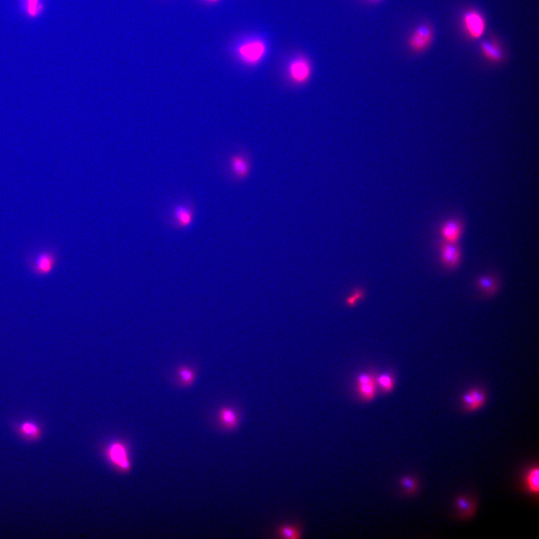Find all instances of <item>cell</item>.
I'll list each match as a JSON object with an SVG mask.
<instances>
[{
	"label": "cell",
	"instance_id": "9c48e42d",
	"mask_svg": "<svg viewBox=\"0 0 539 539\" xmlns=\"http://www.w3.org/2000/svg\"><path fill=\"white\" fill-rule=\"evenodd\" d=\"M463 226L459 220L450 219L442 225L440 233L445 242L456 244L462 234Z\"/></svg>",
	"mask_w": 539,
	"mask_h": 539
},
{
	"label": "cell",
	"instance_id": "5bb4252c",
	"mask_svg": "<svg viewBox=\"0 0 539 539\" xmlns=\"http://www.w3.org/2000/svg\"><path fill=\"white\" fill-rule=\"evenodd\" d=\"M525 485L527 491L533 495L539 492V469L538 466L529 469L525 476Z\"/></svg>",
	"mask_w": 539,
	"mask_h": 539
},
{
	"label": "cell",
	"instance_id": "277c9868",
	"mask_svg": "<svg viewBox=\"0 0 539 539\" xmlns=\"http://www.w3.org/2000/svg\"><path fill=\"white\" fill-rule=\"evenodd\" d=\"M194 216L193 207L186 201L176 204L171 210L172 224L179 229L188 228L193 223Z\"/></svg>",
	"mask_w": 539,
	"mask_h": 539
},
{
	"label": "cell",
	"instance_id": "44dd1931",
	"mask_svg": "<svg viewBox=\"0 0 539 539\" xmlns=\"http://www.w3.org/2000/svg\"><path fill=\"white\" fill-rule=\"evenodd\" d=\"M21 433L25 437L35 438L39 435L40 429L37 424L32 421H25L20 426Z\"/></svg>",
	"mask_w": 539,
	"mask_h": 539
},
{
	"label": "cell",
	"instance_id": "6da1fadb",
	"mask_svg": "<svg viewBox=\"0 0 539 539\" xmlns=\"http://www.w3.org/2000/svg\"><path fill=\"white\" fill-rule=\"evenodd\" d=\"M267 51L266 43L263 40L258 38L245 41L238 49L240 59L249 65L258 64L264 59Z\"/></svg>",
	"mask_w": 539,
	"mask_h": 539
},
{
	"label": "cell",
	"instance_id": "8fae6325",
	"mask_svg": "<svg viewBox=\"0 0 539 539\" xmlns=\"http://www.w3.org/2000/svg\"><path fill=\"white\" fill-rule=\"evenodd\" d=\"M455 506L458 516L463 519L472 518L477 509L475 500L468 495H460L457 497Z\"/></svg>",
	"mask_w": 539,
	"mask_h": 539
},
{
	"label": "cell",
	"instance_id": "5b68a950",
	"mask_svg": "<svg viewBox=\"0 0 539 539\" xmlns=\"http://www.w3.org/2000/svg\"><path fill=\"white\" fill-rule=\"evenodd\" d=\"M287 72L289 78L293 83L302 84L306 83L311 76V64L306 58L298 56L290 61Z\"/></svg>",
	"mask_w": 539,
	"mask_h": 539
},
{
	"label": "cell",
	"instance_id": "ac0fdd59",
	"mask_svg": "<svg viewBox=\"0 0 539 539\" xmlns=\"http://www.w3.org/2000/svg\"><path fill=\"white\" fill-rule=\"evenodd\" d=\"M477 284L479 288L488 295L495 293L498 286L496 279L491 275L479 277L477 281Z\"/></svg>",
	"mask_w": 539,
	"mask_h": 539
},
{
	"label": "cell",
	"instance_id": "cb8c5ba5",
	"mask_svg": "<svg viewBox=\"0 0 539 539\" xmlns=\"http://www.w3.org/2000/svg\"><path fill=\"white\" fill-rule=\"evenodd\" d=\"M372 0V1H379V0Z\"/></svg>",
	"mask_w": 539,
	"mask_h": 539
},
{
	"label": "cell",
	"instance_id": "30bf717a",
	"mask_svg": "<svg viewBox=\"0 0 539 539\" xmlns=\"http://www.w3.org/2000/svg\"><path fill=\"white\" fill-rule=\"evenodd\" d=\"M55 256L50 252H42L36 257L34 270L40 275H47L52 271L56 264Z\"/></svg>",
	"mask_w": 539,
	"mask_h": 539
},
{
	"label": "cell",
	"instance_id": "ba28073f",
	"mask_svg": "<svg viewBox=\"0 0 539 539\" xmlns=\"http://www.w3.org/2000/svg\"><path fill=\"white\" fill-rule=\"evenodd\" d=\"M358 391L365 401L373 400L376 395V381L369 373H362L357 378Z\"/></svg>",
	"mask_w": 539,
	"mask_h": 539
},
{
	"label": "cell",
	"instance_id": "ffe728a7",
	"mask_svg": "<svg viewBox=\"0 0 539 539\" xmlns=\"http://www.w3.org/2000/svg\"><path fill=\"white\" fill-rule=\"evenodd\" d=\"M177 372L182 386H189L194 382L195 373L191 368L185 365L180 366L177 368Z\"/></svg>",
	"mask_w": 539,
	"mask_h": 539
},
{
	"label": "cell",
	"instance_id": "7a4b0ae2",
	"mask_svg": "<svg viewBox=\"0 0 539 539\" xmlns=\"http://www.w3.org/2000/svg\"><path fill=\"white\" fill-rule=\"evenodd\" d=\"M433 37L432 27L428 23H421L409 34L407 40L408 47L413 53H421L430 46Z\"/></svg>",
	"mask_w": 539,
	"mask_h": 539
},
{
	"label": "cell",
	"instance_id": "9a60e30c",
	"mask_svg": "<svg viewBox=\"0 0 539 539\" xmlns=\"http://www.w3.org/2000/svg\"><path fill=\"white\" fill-rule=\"evenodd\" d=\"M399 484L402 488L400 493L403 495H414L419 489L418 481L414 475L402 476L399 480Z\"/></svg>",
	"mask_w": 539,
	"mask_h": 539
},
{
	"label": "cell",
	"instance_id": "603a6c76",
	"mask_svg": "<svg viewBox=\"0 0 539 539\" xmlns=\"http://www.w3.org/2000/svg\"><path fill=\"white\" fill-rule=\"evenodd\" d=\"M39 0H27V8L28 13L31 16L36 15L41 8Z\"/></svg>",
	"mask_w": 539,
	"mask_h": 539
},
{
	"label": "cell",
	"instance_id": "e0dca14e",
	"mask_svg": "<svg viewBox=\"0 0 539 539\" xmlns=\"http://www.w3.org/2000/svg\"><path fill=\"white\" fill-rule=\"evenodd\" d=\"M111 458L113 462L122 468H127L129 462L126 455L125 450L119 444H114L111 447L110 450Z\"/></svg>",
	"mask_w": 539,
	"mask_h": 539
},
{
	"label": "cell",
	"instance_id": "8992f818",
	"mask_svg": "<svg viewBox=\"0 0 539 539\" xmlns=\"http://www.w3.org/2000/svg\"><path fill=\"white\" fill-rule=\"evenodd\" d=\"M486 393L479 386H473L468 389L462 395L461 402L464 411L475 412L482 408L486 403Z\"/></svg>",
	"mask_w": 539,
	"mask_h": 539
},
{
	"label": "cell",
	"instance_id": "7c38bea8",
	"mask_svg": "<svg viewBox=\"0 0 539 539\" xmlns=\"http://www.w3.org/2000/svg\"><path fill=\"white\" fill-rule=\"evenodd\" d=\"M460 249L456 244L445 242L441 247V261L450 268L455 267L460 259Z\"/></svg>",
	"mask_w": 539,
	"mask_h": 539
},
{
	"label": "cell",
	"instance_id": "2e32d148",
	"mask_svg": "<svg viewBox=\"0 0 539 539\" xmlns=\"http://www.w3.org/2000/svg\"><path fill=\"white\" fill-rule=\"evenodd\" d=\"M483 54L493 61H499L502 57V52L499 45L494 41H484L481 45Z\"/></svg>",
	"mask_w": 539,
	"mask_h": 539
},
{
	"label": "cell",
	"instance_id": "3957f363",
	"mask_svg": "<svg viewBox=\"0 0 539 539\" xmlns=\"http://www.w3.org/2000/svg\"><path fill=\"white\" fill-rule=\"evenodd\" d=\"M228 172L232 180L241 182L249 176L252 167L251 157L244 152H237L229 156L228 160Z\"/></svg>",
	"mask_w": 539,
	"mask_h": 539
},
{
	"label": "cell",
	"instance_id": "d6986e66",
	"mask_svg": "<svg viewBox=\"0 0 539 539\" xmlns=\"http://www.w3.org/2000/svg\"><path fill=\"white\" fill-rule=\"evenodd\" d=\"M276 534L279 537L282 538L298 539L300 538L301 531L296 525L286 524L279 527Z\"/></svg>",
	"mask_w": 539,
	"mask_h": 539
},
{
	"label": "cell",
	"instance_id": "4fadbf2b",
	"mask_svg": "<svg viewBox=\"0 0 539 539\" xmlns=\"http://www.w3.org/2000/svg\"><path fill=\"white\" fill-rule=\"evenodd\" d=\"M219 419L224 427L228 429H233L237 427L239 422V417L236 411L232 407L224 406L220 408L218 412Z\"/></svg>",
	"mask_w": 539,
	"mask_h": 539
},
{
	"label": "cell",
	"instance_id": "7402d4cb",
	"mask_svg": "<svg viewBox=\"0 0 539 539\" xmlns=\"http://www.w3.org/2000/svg\"><path fill=\"white\" fill-rule=\"evenodd\" d=\"M376 382L385 392H390L393 388L394 381L393 378L388 373H383L379 375Z\"/></svg>",
	"mask_w": 539,
	"mask_h": 539
},
{
	"label": "cell",
	"instance_id": "52a82bcc",
	"mask_svg": "<svg viewBox=\"0 0 539 539\" xmlns=\"http://www.w3.org/2000/svg\"><path fill=\"white\" fill-rule=\"evenodd\" d=\"M463 22L468 34L473 39H478L483 34L485 21L479 12L474 9L468 11L464 15Z\"/></svg>",
	"mask_w": 539,
	"mask_h": 539
}]
</instances>
